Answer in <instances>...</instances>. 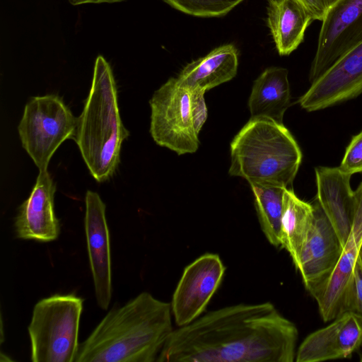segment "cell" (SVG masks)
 Wrapping results in <instances>:
<instances>
[{"label":"cell","mask_w":362,"mask_h":362,"mask_svg":"<svg viewBox=\"0 0 362 362\" xmlns=\"http://www.w3.org/2000/svg\"><path fill=\"white\" fill-rule=\"evenodd\" d=\"M298 335L272 303H241L174 329L156 361L293 362Z\"/></svg>","instance_id":"6da1fadb"},{"label":"cell","mask_w":362,"mask_h":362,"mask_svg":"<svg viewBox=\"0 0 362 362\" xmlns=\"http://www.w3.org/2000/svg\"><path fill=\"white\" fill-rule=\"evenodd\" d=\"M170 303L142 292L111 309L79 344L74 362H153L173 332Z\"/></svg>","instance_id":"7a4b0ae2"},{"label":"cell","mask_w":362,"mask_h":362,"mask_svg":"<svg viewBox=\"0 0 362 362\" xmlns=\"http://www.w3.org/2000/svg\"><path fill=\"white\" fill-rule=\"evenodd\" d=\"M129 135L120 117L112 68L99 55L74 138L95 180L105 182L114 175L119 163L122 144Z\"/></svg>","instance_id":"3957f363"},{"label":"cell","mask_w":362,"mask_h":362,"mask_svg":"<svg viewBox=\"0 0 362 362\" xmlns=\"http://www.w3.org/2000/svg\"><path fill=\"white\" fill-rule=\"evenodd\" d=\"M302 160L288 129L267 119H250L230 143L231 176L257 184L288 188Z\"/></svg>","instance_id":"277c9868"},{"label":"cell","mask_w":362,"mask_h":362,"mask_svg":"<svg viewBox=\"0 0 362 362\" xmlns=\"http://www.w3.org/2000/svg\"><path fill=\"white\" fill-rule=\"evenodd\" d=\"M83 299L54 294L34 306L28 330L33 362H74Z\"/></svg>","instance_id":"5b68a950"},{"label":"cell","mask_w":362,"mask_h":362,"mask_svg":"<svg viewBox=\"0 0 362 362\" xmlns=\"http://www.w3.org/2000/svg\"><path fill=\"white\" fill-rule=\"evenodd\" d=\"M77 118L57 95L32 98L25 105L18 131L23 148L39 171L47 170L54 153L75 136Z\"/></svg>","instance_id":"8992f818"},{"label":"cell","mask_w":362,"mask_h":362,"mask_svg":"<svg viewBox=\"0 0 362 362\" xmlns=\"http://www.w3.org/2000/svg\"><path fill=\"white\" fill-rule=\"evenodd\" d=\"M149 104L153 141L179 156L195 153L199 141L192 118L190 90L170 78L154 92Z\"/></svg>","instance_id":"52a82bcc"},{"label":"cell","mask_w":362,"mask_h":362,"mask_svg":"<svg viewBox=\"0 0 362 362\" xmlns=\"http://www.w3.org/2000/svg\"><path fill=\"white\" fill-rule=\"evenodd\" d=\"M362 42V0H337L329 6L319 33L309 80L315 81L341 56Z\"/></svg>","instance_id":"ba28073f"},{"label":"cell","mask_w":362,"mask_h":362,"mask_svg":"<svg viewBox=\"0 0 362 362\" xmlns=\"http://www.w3.org/2000/svg\"><path fill=\"white\" fill-rule=\"evenodd\" d=\"M225 270L219 255L213 253L204 254L185 267L170 303L178 327L199 317L218 289Z\"/></svg>","instance_id":"9c48e42d"},{"label":"cell","mask_w":362,"mask_h":362,"mask_svg":"<svg viewBox=\"0 0 362 362\" xmlns=\"http://www.w3.org/2000/svg\"><path fill=\"white\" fill-rule=\"evenodd\" d=\"M362 93V42L341 56L311 83L299 98L302 108L313 112L353 99Z\"/></svg>","instance_id":"30bf717a"},{"label":"cell","mask_w":362,"mask_h":362,"mask_svg":"<svg viewBox=\"0 0 362 362\" xmlns=\"http://www.w3.org/2000/svg\"><path fill=\"white\" fill-rule=\"evenodd\" d=\"M312 204L313 223L295 266L310 294L329 277L343 248L317 200H314Z\"/></svg>","instance_id":"8fae6325"},{"label":"cell","mask_w":362,"mask_h":362,"mask_svg":"<svg viewBox=\"0 0 362 362\" xmlns=\"http://www.w3.org/2000/svg\"><path fill=\"white\" fill-rule=\"evenodd\" d=\"M85 203V231L96 301L101 309L107 310L112 288L110 232L105 204L97 192L90 190L86 192Z\"/></svg>","instance_id":"7c38bea8"},{"label":"cell","mask_w":362,"mask_h":362,"mask_svg":"<svg viewBox=\"0 0 362 362\" xmlns=\"http://www.w3.org/2000/svg\"><path fill=\"white\" fill-rule=\"evenodd\" d=\"M354 197L353 224L339 261L329 277L311 293L325 322L334 320L339 315L341 299L352 277L362 245V182L354 191Z\"/></svg>","instance_id":"4fadbf2b"},{"label":"cell","mask_w":362,"mask_h":362,"mask_svg":"<svg viewBox=\"0 0 362 362\" xmlns=\"http://www.w3.org/2000/svg\"><path fill=\"white\" fill-rule=\"evenodd\" d=\"M55 192L56 185L47 170L39 171L36 182L15 219L17 238L41 242L57 239L60 226L54 209Z\"/></svg>","instance_id":"5bb4252c"},{"label":"cell","mask_w":362,"mask_h":362,"mask_svg":"<svg viewBox=\"0 0 362 362\" xmlns=\"http://www.w3.org/2000/svg\"><path fill=\"white\" fill-rule=\"evenodd\" d=\"M362 345V322L344 313L325 328L309 334L300 345L297 362H318L349 357Z\"/></svg>","instance_id":"9a60e30c"},{"label":"cell","mask_w":362,"mask_h":362,"mask_svg":"<svg viewBox=\"0 0 362 362\" xmlns=\"http://www.w3.org/2000/svg\"><path fill=\"white\" fill-rule=\"evenodd\" d=\"M316 199L334 228L342 245L350 233L355 209L351 175L339 167H317L315 169Z\"/></svg>","instance_id":"2e32d148"},{"label":"cell","mask_w":362,"mask_h":362,"mask_svg":"<svg viewBox=\"0 0 362 362\" xmlns=\"http://www.w3.org/2000/svg\"><path fill=\"white\" fill-rule=\"evenodd\" d=\"M238 66L235 47L232 45H221L187 64L176 79L180 86L190 91L206 92L235 77Z\"/></svg>","instance_id":"e0dca14e"},{"label":"cell","mask_w":362,"mask_h":362,"mask_svg":"<svg viewBox=\"0 0 362 362\" xmlns=\"http://www.w3.org/2000/svg\"><path fill=\"white\" fill-rule=\"evenodd\" d=\"M290 103L288 70L282 67L268 68L253 83L248 100L250 119H267L283 124Z\"/></svg>","instance_id":"ac0fdd59"},{"label":"cell","mask_w":362,"mask_h":362,"mask_svg":"<svg viewBox=\"0 0 362 362\" xmlns=\"http://www.w3.org/2000/svg\"><path fill=\"white\" fill-rule=\"evenodd\" d=\"M313 21L298 0L268 1L267 25L280 55H288L300 45Z\"/></svg>","instance_id":"d6986e66"},{"label":"cell","mask_w":362,"mask_h":362,"mask_svg":"<svg viewBox=\"0 0 362 362\" xmlns=\"http://www.w3.org/2000/svg\"><path fill=\"white\" fill-rule=\"evenodd\" d=\"M314 219L312 204L299 199L292 189L285 188L280 229V245L297 264Z\"/></svg>","instance_id":"ffe728a7"},{"label":"cell","mask_w":362,"mask_h":362,"mask_svg":"<svg viewBox=\"0 0 362 362\" xmlns=\"http://www.w3.org/2000/svg\"><path fill=\"white\" fill-rule=\"evenodd\" d=\"M250 186L261 229L269 243L278 247L280 245L283 194L286 187L257 184Z\"/></svg>","instance_id":"44dd1931"},{"label":"cell","mask_w":362,"mask_h":362,"mask_svg":"<svg viewBox=\"0 0 362 362\" xmlns=\"http://www.w3.org/2000/svg\"><path fill=\"white\" fill-rule=\"evenodd\" d=\"M173 8L197 17L224 16L244 0H163Z\"/></svg>","instance_id":"7402d4cb"},{"label":"cell","mask_w":362,"mask_h":362,"mask_svg":"<svg viewBox=\"0 0 362 362\" xmlns=\"http://www.w3.org/2000/svg\"><path fill=\"white\" fill-rule=\"evenodd\" d=\"M344 313H351L362 322V265L358 259L343 295L339 315Z\"/></svg>","instance_id":"603a6c76"},{"label":"cell","mask_w":362,"mask_h":362,"mask_svg":"<svg viewBox=\"0 0 362 362\" xmlns=\"http://www.w3.org/2000/svg\"><path fill=\"white\" fill-rule=\"evenodd\" d=\"M339 168L351 175L362 172V132L352 138Z\"/></svg>","instance_id":"cb8c5ba5"},{"label":"cell","mask_w":362,"mask_h":362,"mask_svg":"<svg viewBox=\"0 0 362 362\" xmlns=\"http://www.w3.org/2000/svg\"><path fill=\"white\" fill-rule=\"evenodd\" d=\"M191 112L194 128L197 134H199L204 124L205 123L208 110L205 103L204 90H191Z\"/></svg>","instance_id":"d4e9b609"},{"label":"cell","mask_w":362,"mask_h":362,"mask_svg":"<svg viewBox=\"0 0 362 362\" xmlns=\"http://www.w3.org/2000/svg\"><path fill=\"white\" fill-rule=\"evenodd\" d=\"M308 11L313 19L322 21L328 9L327 0H298Z\"/></svg>","instance_id":"484cf974"},{"label":"cell","mask_w":362,"mask_h":362,"mask_svg":"<svg viewBox=\"0 0 362 362\" xmlns=\"http://www.w3.org/2000/svg\"><path fill=\"white\" fill-rule=\"evenodd\" d=\"M127 0H68V1L73 6H78L88 4H113L122 2Z\"/></svg>","instance_id":"4316f807"},{"label":"cell","mask_w":362,"mask_h":362,"mask_svg":"<svg viewBox=\"0 0 362 362\" xmlns=\"http://www.w3.org/2000/svg\"><path fill=\"white\" fill-rule=\"evenodd\" d=\"M358 260H359L361 264L362 265V245L361 247V250H360V252H359Z\"/></svg>","instance_id":"83f0119b"},{"label":"cell","mask_w":362,"mask_h":362,"mask_svg":"<svg viewBox=\"0 0 362 362\" xmlns=\"http://www.w3.org/2000/svg\"><path fill=\"white\" fill-rule=\"evenodd\" d=\"M337 0H327L328 6H331L332 4H334Z\"/></svg>","instance_id":"f1b7e54d"},{"label":"cell","mask_w":362,"mask_h":362,"mask_svg":"<svg viewBox=\"0 0 362 362\" xmlns=\"http://www.w3.org/2000/svg\"><path fill=\"white\" fill-rule=\"evenodd\" d=\"M360 361H361L362 362V356L361 357V359H360Z\"/></svg>","instance_id":"f546056e"}]
</instances>
